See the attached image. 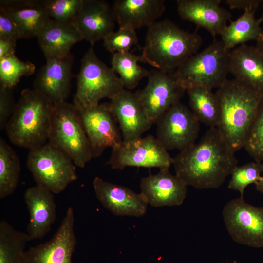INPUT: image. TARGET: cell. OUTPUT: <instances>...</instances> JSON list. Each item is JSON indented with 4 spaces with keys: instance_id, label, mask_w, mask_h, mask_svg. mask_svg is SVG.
I'll return each instance as SVG.
<instances>
[{
    "instance_id": "6da1fadb",
    "label": "cell",
    "mask_w": 263,
    "mask_h": 263,
    "mask_svg": "<svg viewBox=\"0 0 263 263\" xmlns=\"http://www.w3.org/2000/svg\"><path fill=\"white\" fill-rule=\"evenodd\" d=\"M235 151L217 127L209 128L200 141L173 158L175 175L198 189L221 187L238 166Z\"/></svg>"
},
{
    "instance_id": "7a4b0ae2",
    "label": "cell",
    "mask_w": 263,
    "mask_h": 263,
    "mask_svg": "<svg viewBox=\"0 0 263 263\" xmlns=\"http://www.w3.org/2000/svg\"><path fill=\"white\" fill-rule=\"evenodd\" d=\"M215 93L220 112L216 127L236 152L244 148L263 91L234 78L227 79Z\"/></svg>"
},
{
    "instance_id": "3957f363",
    "label": "cell",
    "mask_w": 263,
    "mask_h": 263,
    "mask_svg": "<svg viewBox=\"0 0 263 263\" xmlns=\"http://www.w3.org/2000/svg\"><path fill=\"white\" fill-rule=\"evenodd\" d=\"M202 44L201 36L179 28L165 19L147 28L145 45L141 55L143 62L156 69L173 74Z\"/></svg>"
},
{
    "instance_id": "277c9868",
    "label": "cell",
    "mask_w": 263,
    "mask_h": 263,
    "mask_svg": "<svg viewBox=\"0 0 263 263\" xmlns=\"http://www.w3.org/2000/svg\"><path fill=\"white\" fill-rule=\"evenodd\" d=\"M55 105L35 89H23L5 130L11 142L29 150L48 141Z\"/></svg>"
},
{
    "instance_id": "5b68a950",
    "label": "cell",
    "mask_w": 263,
    "mask_h": 263,
    "mask_svg": "<svg viewBox=\"0 0 263 263\" xmlns=\"http://www.w3.org/2000/svg\"><path fill=\"white\" fill-rule=\"evenodd\" d=\"M230 51L221 40L214 38L203 50L188 58L173 75L186 90L196 87L218 88L227 79Z\"/></svg>"
},
{
    "instance_id": "8992f818",
    "label": "cell",
    "mask_w": 263,
    "mask_h": 263,
    "mask_svg": "<svg viewBox=\"0 0 263 263\" xmlns=\"http://www.w3.org/2000/svg\"><path fill=\"white\" fill-rule=\"evenodd\" d=\"M48 142L64 152L79 168L93 158L77 110L66 101L55 105Z\"/></svg>"
},
{
    "instance_id": "52a82bcc",
    "label": "cell",
    "mask_w": 263,
    "mask_h": 263,
    "mask_svg": "<svg viewBox=\"0 0 263 263\" xmlns=\"http://www.w3.org/2000/svg\"><path fill=\"white\" fill-rule=\"evenodd\" d=\"M74 103L97 105L103 98H113L125 88L115 72L100 60L91 46L85 53L76 76Z\"/></svg>"
},
{
    "instance_id": "ba28073f",
    "label": "cell",
    "mask_w": 263,
    "mask_h": 263,
    "mask_svg": "<svg viewBox=\"0 0 263 263\" xmlns=\"http://www.w3.org/2000/svg\"><path fill=\"white\" fill-rule=\"evenodd\" d=\"M29 150L27 166L36 185L58 194L77 180L76 166L64 152L53 144L47 142Z\"/></svg>"
},
{
    "instance_id": "9c48e42d",
    "label": "cell",
    "mask_w": 263,
    "mask_h": 263,
    "mask_svg": "<svg viewBox=\"0 0 263 263\" xmlns=\"http://www.w3.org/2000/svg\"><path fill=\"white\" fill-rule=\"evenodd\" d=\"M222 216L234 242L252 247H263V207L252 205L241 197L235 198L225 206Z\"/></svg>"
},
{
    "instance_id": "30bf717a",
    "label": "cell",
    "mask_w": 263,
    "mask_h": 263,
    "mask_svg": "<svg viewBox=\"0 0 263 263\" xmlns=\"http://www.w3.org/2000/svg\"><path fill=\"white\" fill-rule=\"evenodd\" d=\"M173 158L151 135L123 141L112 148L107 164L113 169H123L126 167L169 169Z\"/></svg>"
},
{
    "instance_id": "8fae6325",
    "label": "cell",
    "mask_w": 263,
    "mask_h": 263,
    "mask_svg": "<svg viewBox=\"0 0 263 263\" xmlns=\"http://www.w3.org/2000/svg\"><path fill=\"white\" fill-rule=\"evenodd\" d=\"M73 104L87 136L93 158L100 156L107 148L112 149L122 142L121 133L109 104Z\"/></svg>"
},
{
    "instance_id": "7c38bea8",
    "label": "cell",
    "mask_w": 263,
    "mask_h": 263,
    "mask_svg": "<svg viewBox=\"0 0 263 263\" xmlns=\"http://www.w3.org/2000/svg\"><path fill=\"white\" fill-rule=\"evenodd\" d=\"M156 124V138L167 150L181 151L193 144L200 130V122L180 101L170 107Z\"/></svg>"
},
{
    "instance_id": "4fadbf2b",
    "label": "cell",
    "mask_w": 263,
    "mask_h": 263,
    "mask_svg": "<svg viewBox=\"0 0 263 263\" xmlns=\"http://www.w3.org/2000/svg\"><path fill=\"white\" fill-rule=\"evenodd\" d=\"M146 86L135 92L149 120L156 123L172 105L180 101L186 90L173 74L157 69L149 71Z\"/></svg>"
},
{
    "instance_id": "5bb4252c",
    "label": "cell",
    "mask_w": 263,
    "mask_h": 263,
    "mask_svg": "<svg viewBox=\"0 0 263 263\" xmlns=\"http://www.w3.org/2000/svg\"><path fill=\"white\" fill-rule=\"evenodd\" d=\"M76 244L74 210L70 207L51 239L24 251L23 263H73Z\"/></svg>"
},
{
    "instance_id": "9a60e30c",
    "label": "cell",
    "mask_w": 263,
    "mask_h": 263,
    "mask_svg": "<svg viewBox=\"0 0 263 263\" xmlns=\"http://www.w3.org/2000/svg\"><path fill=\"white\" fill-rule=\"evenodd\" d=\"M73 56L46 59L33 82L34 89L54 105L65 102L69 95L73 77Z\"/></svg>"
},
{
    "instance_id": "2e32d148",
    "label": "cell",
    "mask_w": 263,
    "mask_h": 263,
    "mask_svg": "<svg viewBox=\"0 0 263 263\" xmlns=\"http://www.w3.org/2000/svg\"><path fill=\"white\" fill-rule=\"evenodd\" d=\"M93 185L97 199L114 215L140 217L146 213L148 204L141 192L99 177L94 178Z\"/></svg>"
},
{
    "instance_id": "e0dca14e",
    "label": "cell",
    "mask_w": 263,
    "mask_h": 263,
    "mask_svg": "<svg viewBox=\"0 0 263 263\" xmlns=\"http://www.w3.org/2000/svg\"><path fill=\"white\" fill-rule=\"evenodd\" d=\"M109 104L119 125L123 141L142 137L152 125L135 92L125 89L112 98Z\"/></svg>"
},
{
    "instance_id": "ac0fdd59",
    "label": "cell",
    "mask_w": 263,
    "mask_h": 263,
    "mask_svg": "<svg viewBox=\"0 0 263 263\" xmlns=\"http://www.w3.org/2000/svg\"><path fill=\"white\" fill-rule=\"evenodd\" d=\"M115 16L112 5L103 0H83L73 23L83 40L92 45L104 40L114 31Z\"/></svg>"
},
{
    "instance_id": "d6986e66",
    "label": "cell",
    "mask_w": 263,
    "mask_h": 263,
    "mask_svg": "<svg viewBox=\"0 0 263 263\" xmlns=\"http://www.w3.org/2000/svg\"><path fill=\"white\" fill-rule=\"evenodd\" d=\"M140 192L148 205L153 207L177 206L184 201L188 185L169 169H160L155 174L143 177L140 182Z\"/></svg>"
},
{
    "instance_id": "ffe728a7",
    "label": "cell",
    "mask_w": 263,
    "mask_h": 263,
    "mask_svg": "<svg viewBox=\"0 0 263 263\" xmlns=\"http://www.w3.org/2000/svg\"><path fill=\"white\" fill-rule=\"evenodd\" d=\"M220 0H178V15L184 20L194 23L198 27L207 30L214 38L221 35L231 13L220 5Z\"/></svg>"
},
{
    "instance_id": "44dd1931",
    "label": "cell",
    "mask_w": 263,
    "mask_h": 263,
    "mask_svg": "<svg viewBox=\"0 0 263 263\" xmlns=\"http://www.w3.org/2000/svg\"><path fill=\"white\" fill-rule=\"evenodd\" d=\"M24 199L29 213L27 228L29 241L42 239L50 231L56 218L54 193L36 185L25 191Z\"/></svg>"
},
{
    "instance_id": "7402d4cb",
    "label": "cell",
    "mask_w": 263,
    "mask_h": 263,
    "mask_svg": "<svg viewBox=\"0 0 263 263\" xmlns=\"http://www.w3.org/2000/svg\"><path fill=\"white\" fill-rule=\"evenodd\" d=\"M0 10L14 21L20 38L36 37L51 19L44 0H1Z\"/></svg>"
},
{
    "instance_id": "603a6c76",
    "label": "cell",
    "mask_w": 263,
    "mask_h": 263,
    "mask_svg": "<svg viewBox=\"0 0 263 263\" xmlns=\"http://www.w3.org/2000/svg\"><path fill=\"white\" fill-rule=\"evenodd\" d=\"M112 7L119 28L134 30L151 25L165 10L164 0H116Z\"/></svg>"
},
{
    "instance_id": "cb8c5ba5",
    "label": "cell",
    "mask_w": 263,
    "mask_h": 263,
    "mask_svg": "<svg viewBox=\"0 0 263 263\" xmlns=\"http://www.w3.org/2000/svg\"><path fill=\"white\" fill-rule=\"evenodd\" d=\"M36 38L46 59L69 55L73 46L83 40L73 22H61L52 19Z\"/></svg>"
},
{
    "instance_id": "d4e9b609",
    "label": "cell",
    "mask_w": 263,
    "mask_h": 263,
    "mask_svg": "<svg viewBox=\"0 0 263 263\" xmlns=\"http://www.w3.org/2000/svg\"><path fill=\"white\" fill-rule=\"evenodd\" d=\"M229 73L263 91V55L256 47L242 44L230 51Z\"/></svg>"
},
{
    "instance_id": "484cf974",
    "label": "cell",
    "mask_w": 263,
    "mask_h": 263,
    "mask_svg": "<svg viewBox=\"0 0 263 263\" xmlns=\"http://www.w3.org/2000/svg\"><path fill=\"white\" fill-rule=\"evenodd\" d=\"M255 11H245L237 20L231 21L221 35V41L228 50L237 45L244 44L251 40H256L263 30L261 20L255 17Z\"/></svg>"
},
{
    "instance_id": "4316f807",
    "label": "cell",
    "mask_w": 263,
    "mask_h": 263,
    "mask_svg": "<svg viewBox=\"0 0 263 263\" xmlns=\"http://www.w3.org/2000/svg\"><path fill=\"white\" fill-rule=\"evenodd\" d=\"M190 110L200 122L216 127L219 118V105L212 90L202 87H192L187 90Z\"/></svg>"
},
{
    "instance_id": "83f0119b",
    "label": "cell",
    "mask_w": 263,
    "mask_h": 263,
    "mask_svg": "<svg viewBox=\"0 0 263 263\" xmlns=\"http://www.w3.org/2000/svg\"><path fill=\"white\" fill-rule=\"evenodd\" d=\"M20 164L15 151L5 142L0 139V198L11 195L19 183Z\"/></svg>"
},
{
    "instance_id": "f1b7e54d",
    "label": "cell",
    "mask_w": 263,
    "mask_h": 263,
    "mask_svg": "<svg viewBox=\"0 0 263 263\" xmlns=\"http://www.w3.org/2000/svg\"><path fill=\"white\" fill-rule=\"evenodd\" d=\"M27 233L15 229L7 221L0 222V263H23Z\"/></svg>"
},
{
    "instance_id": "f546056e",
    "label": "cell",
    "mask_w": 263,
    "mask_h": 263,
    "mask_svg": "<svg viewBox=\"0 0 263 263\" xmlns=\"http://www.w3.org/2000/svg\"><path fill=\"white\" fill-rule=\"evenodd\" d=\"M139 61L143 62L141 55L130 52L113 54L112 68L119 75L125 89H133L142 79L148 77L149 71L140 66Z\"/></svg>"
},
{
    "instance_id": "4dcf8cb0",
    "label": "cell",
    "mask_w": 263,
    "mask_h": 263,
    "mask_svg": "<svg viewBox=\"0 0 263 263\" xmlns=\"http://www.w3.org/2000/svg\"><path fill=\"white\" fill-rule=\"evenodd\" d=\"M35 65L30 61H23L15 55L0 59V84L13 88L22 76L32 75Z\"/></svg>"
},
{
    "instance_id": "1f68e13d",
    "label": "cell",
    "mask_w": 263,
    "mask_h": 263,
    "mask_svg": "<svg viewBox=\"0 0 263 263\" xmlns=\"http://www.w3.org/2000/svg\"><path fill=\"white\" fill-rule=\"evenodd\" d=\"M244 148L255 161H263V95L248 132Z\"/></svg>"
},
{
    "instance_id": "d6a6232c",
    "label": "cell",
    "mask_w": 263,
    "mask_h": 263,
    "mask_svg": "<svg viewBox=\"0 0 263 263\" xmlns=\"http://www.w3.org/2000/svg\"><path fill=\"white\" fill-rule=\"evenodd\" d=\"M263 172V164L253 161L240 166H237L232 171L228 184L229 189L238 191L243 198L244 190L251 184H255Z\"/></svg>"
},
{
    "instance_id": "836d02e7",
    "label": "cell",
    "mask_w": 263,
    "mask_h": 263,
    "mask_svg": "<svg viewBox=\"0 0 263 263\" xmlns=\"http://www.w3.org/2000/svg\"><path fill=\"white\" fill-rule=\"evenodd\" d=\"M82 3L83 0H44L51 19L64 23L73 22Z\"/></svg>"
},
{
    "instance_id": "e575fe53",
    "label": "cell",
    "mask_w": 263,
    "mask_h": 263,
    "mask_svg": "<svg viewBox=\"0 0 263 263\" xmlns=\"http://www.w3.org/2000/svg\"><path fill=\"white\" fill-rule=\"evenodd\" d=\"M135 30L119 28L113 32L103 40V45L106 50L114 54L129 52L130 49L138 43Z\"/></svg>"
},
{
    "instance_id": "d590c367",
    "label": "cell",
    "mask_w": 263,
    "mask_h": 263,
    "mask_svg": "<svg viewBox=\"0 0 263 263\" xmlns=\"http://www.w3.org/2000/svg\"><path fill=\"white\" fill-rule=\"evenodd\" d=\"M13 88L0 84V128L3 130L12 115L16 104L14 103Z\"/></svg>"
},
{
    "instance_id": "8d00e7d4",
    "label": "cell",
    "mask_w": 263,
    "mask_h": 263,
    "mask_svg": "<svg viewBox=\"0 0 263 263\" xmlns=\"http://www.w3.org/2000/svg\"><path fill=\"white\" fill-rule=\"evenodd\" d=\"M0 38L17 41L20 38L17 27L12 19L0 10Z\"/></svg>"
},
{
    "instance_id": "74e56055",
    "label": "cell",
    "mask_w": 263,
    "mask_h": 263,
    "mask_svg": "<svg viewBox=\"0 0 263 263\" xmlns=\"http://www.w3.org/2000/svg\"><path fill=\"white\" fill-rule=\"evenodd\" d=\"M231 9H243L245 11L256 12L263 0H225Z\"/></svg>"
},
{
    "instance_id": "f35d334b",
    "label": "cell",
    "mask_w": 263,
    "mask_h": 263,
    "mask_svg": "<svg viewBox=\"0 0 263 263\" xmlns=\"http://www.w3.org/2000/svg\"><path fill=\"white\" fill-rule=\"evenodd\" d=\"M16 41L0 38V59L15 55Z\"/></svg>"
},
{
    "instance_id": "ab89813d",
    "label": "cell",
    "mask_w": 263,
    "mask_h": 263,
    "mask_svg": "<svg viewBox=\"0 0 263 263\" xmlns=\"http://www.w3.org/2000/svg\"><path fill=\"white\" fill-rule=\"evenodd\" d=\"M256 47L263 55V31L259 37V38L256 40Z\"/></svg>"
},
{
    "instance_id": "60d3db41",
    "label": "cell",
    "mask_w": 263,
    "mask_h": 263,
    "mask_svg": "<svg viewBox=\"0 0 263 263\" xmlns=\"http://www.w3.org/2000/svg\"><path fill=\"white\" fill-rule=\"evenodd\" d=\"M255 185L256 189L259 192L263 193V176H261L255 183Z\"/></svg>"
},
{
    "instance_id": "b9f144b4",
    "label": "cell",
    "mask_w": 263,
    "mask_h": 263,
    "mask_svg": "<svg viewBox=\"0 0 263 263\" xmlns=\"http://www.w3.org/2000/svg\"><path fill=\"white\" fill-rule=\"evenodd\" d=\"M262 2H263V10H262V15H261V17L260 18V19L261 20V24L263 26V0Z\"/></svg>"
},
{
    "instance_id": "7bdbcfd3",
    "label": "cell",
    "mask_w": 263,
    "mask_h": 263,
    "mask_svg": "<svg viewBox=\"0 0 263 263\" xmlns=\"http://www.w3.org/2000/svg\"><path fill=\"white\" fill-rule=\"evenodd\" d=\"M221 263H240V262H238L236 261H233L231 262H230V263H224V262H221Z\"/></svg>"
}]
</instances>
